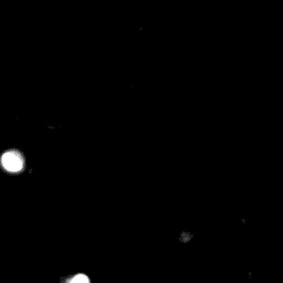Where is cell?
<instances>
[{
  "instance_id": "obj_1",
  "label": "cell",
  "mask_w": 283,
  "mask_h": 283,
  "mask_svg": "<svg viewBox=\"0 0 283 283\" xmlns=\"http://www.w3.org/2000/svg\"><path fill=\"white\" fill-rule=\"evenodd\" d=\"M2 166L9 172H19L22 170L23 157L19 152L10 151L7 152L1 157Z\"/></svg>"
}]
</instances>
